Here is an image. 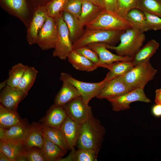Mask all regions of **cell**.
<instances>
[{"instance_id":"1","label":"cell","mask_w":161,"mask_h":161,"mask_svg":"<svg viewBox=\"0 0 161 161\" xmlns=\"http://www.w3.org/2000/svg\"><path fill=\"white\" fill-rule=\"evenodd\" d=\"M106 132L100 120L93 116L81 125L77 143L78 149H91L100 151Z\"/></svg>"},{"instance_id":"2","label":"cell","mask_w":161,"mask_h":161,"mask_svg":"<svg viewBox=\"0 0 161 161\" xmlns=\"http://www.w3.org/2000/svg\"><path fill=\"white\" fill-rule=\"evenodd\" d=\"M145 39L144 32L131 28L120 35V43L117 46L106 44L108 49L114 50L120 56L133 57L142 47Z\"/></svg>"},{"instance_id":"3","label":"cell","mask_w":161,"mask_h":161,"mask_svg":"<svg viewBox=\"0 0 161 161\" xmlns=\"http://www.w3.org/2000/svg\"><path fill=\"white\" fill-rule=\"evenodd\" d=\"M87 28L106 30H126L131 24L118 13L102 10L92 21L86 24Z\"/></svg>"},{"instance_id":"4","label":"cell","mask_w":161,"mask_h":161,"mask_svg":"<svg viewBox=\"0 0 161 161\" xmlns=\"http://www.w3.org/2000/svg\"><path fill=\"white\" fill-rule=\"evenodd\" d=\"M125 30H106L86 28L82 36L72 43L73 49L95 43L113 46Z\"/></svg>"},{"instance_id":"5","label":"cell","mask_w":161,"mask_h":161,"mask_svg":"<svg viewBox=\"0 0 161 161\" xmlns=\"http://www.w3.org/2000/svg\"><path fill=\"white\" fill-rule=\"evenodd\" d=\"M157 72L148 61L134 66L123 75V78L128 85L133 88H144Z\"/></svg>"},{"instance_id":"6","label":"cell","mask_w":161,"mask_h":161,"mask_svg":"<svg viewBox=\"0 0 161 161\" xmlns=\"http://www.w3.org/2000/svg\"><path fill=\"white\" fill-rule=\"evenodd\" d=\"M57 29V38L52 56L65 60L73 49L67 26L64 21L61 13L54 18Z\"/></svg>"},{"instance_id":"7","label":"cell","mask_w":161,"mask_h":161,"mask_svg":"<svg viewBox=\"0 0 161 161\" xmlns=\"http://www.w3.org/2000/svg\"><path fill=\"white\" fill-rule=\"evenodd\" d=\"M60 79L62 82H67L74 86L80 92L84 102L88 104L92 99L96 97L108 82L105 77L103 80L98 82H84L78 80L70 74L65 72L61 74Z\"/></svg>"},{"instance_id":"8","label":"cell","mask_w":161,"mask_h":161,"mask_svg":"<svg viewBox=\"0 0 161 161\" xmlns=\"http://www.w3.org/2000/svg\"><path fill=\"white\" fill-rule=\"evenodd\" d=\"M1 7L10 15L20 20L27 28L33 11L28 0H0Z\"/></svg>"},{"instance_id":"9","label":"cell","mask_w":161,"mask_h":161,"mask_svg":"<svg viewBox=\"0 0 161 161\" xmlns=\"http://www.w3.org/2000/svg\"><path fill=\"white\" fill-rule=\"evenodd\" d=\"M110 103L112 110L116 112L127 110L130 104L136 101L149 103L151 100L146 95L144 88H137L121 96L107 99Z\"/></svg>"},{"instance_id":"10","label":"cell","mask_w":161,"mask_h":161,"mask_svg":"<svg viewBox=\"0 0 161 161\" xmlns=\"http://www.w3.org/2000/svg\"><path fill=\"white\" fill-rule=\"evenodd\" d=\"M63 107L67 116L80 125L93 116L92 108L84 102L81 96L73 99Z\"/></svg>"},{"instance_id":"11","label":"cell","mask_w":161,"mask_h":161,"mask_svg":"<svg viewBox=\"0 0 161 161\" xmlns=\"http://www.w3.org/2000/svg\"><path fill=\"white\" fill-rule=\"evenodd\" d=\"M57 38V29L54 18L49 16L37 35L36 44L42 50L54 48Z\"/></svg>"},{"instance_id":"12","label":"cell","mask_w":161,"mask_h":161,"mask_svg":"<svg viewBox=\"0 0 161 161\" xmlns=\"http://www.w3.org/2000/svg\"><path fill=\"white\" fill-rule=\"evenodd\" d=\"M30 125L26 119H22L16 124L7 129L0 127V140L24 145Z\"/></svg>"},{"instance_id":"13","label":"cell","mask_w":161,"mask_h":161,"mask_svg":"<svg viewBox=\"0 0 161 161\" xmlns=\"http://www.w3.org/2000/svg\"><path fill=\"white\" fill-rule=\"evenodd\" d=\"M135 89L128 85L125 81L123 75L121 76L108 82L96 97L100 99H107L122 95Z\"/></svg>"},{"instance_id":"14","label":"cell","mask_w":161,"mask_h":161,"mask_svg":"<svg viewBox=\"0 0 161 161\" xmlns=\"http://www.w3.org/2000/svg\"><path fill=\"white\" fill-rule=\"evenodd\" d=\"M33 11L32 19L27 31V39L30 45L36 44L38 34L49 16L45 6L37 7Z\"/></svg>"},{"instance_id":"15","label":"cell","mask_w":161,"mask_h":161,"mask_svg":"<svg viewBox=\"0 0 161 161\" xmlns=\"http://www.w3.org/2000/svg\"><path fill=\"white\" fill-rule=\"evenodd\" d=\"M28 95L17 87L7 85L1 92L0 104L9 110L17 112L19 103Z\"/></svg>"},{"instance_id":"16","label":"cell","mask_w":161,"mask_h":161,"mask_svg":"<svg viewBox=\"0 0 161 161\" xmlns=\"http://www.w3.org/2000/svg\"><path fill=\"white\" fill-rule=\"evenodd\" d=\"M81 126L68 116L62 124L60 129L68 150L75 148L80 134Z\"/></svg>"},{"instance_id":"17","label":"cell","mask_w":161,"mask_h":161,"mask_svg":"<svg viewBox=\"0 0 161 161\" xmlns=\"http://www.w3.org/2000/svg\"><path fill=\"white\" fill-rule=\"evenodd\" d=\"M67 116L63 107L53 104L49 107L45 115L41 119L40 123L44 126L60 129Z\"/></svg>"},{"instance_id":"18","label":"cell","mask_w":161,"mask_h":161,"mask_svg":"<svg viewBox=\"0 0 161 161\" xmlns=\"http://www.w3.org/2000/svg\"><path fill=\"white\" fill-rule=\"evenodd\" d=\"M106 44L102 43H95L88 46L97 55L101 65L104 64H110L119 61H131L133 57L123 56L115 54L111 52L106 47Z\"/></svg>"},{"instance_id":"19","label":"cell","mask_w":161,"mask_h":161,"mask_svg":"<svg viewBox=\"0 0 161 161\" xmlns=\"http://www.w3.org/2000/svg\"><path fill=\"white\" fill-rule=\"evenodd\" d=\"M81 96L79 90L72 84L63 82L62 86L55 97L53 104L63 107L73 99Z\"/></svg>"},{"instance_id":"20","label":"cell","mask_w":161,"mask_h":161,"mask_svg":"<svg viewBox=\"0 0 161 161\" xmlns=\"http://www.w3.org/2000/svg\"><path fill=\"white\" fill-rule=\"evenodd\" d=\"M62 15L69 30L70 37L72 42L78 39L83 35L85 26L80 21L78 17L66 11H63Z\"/></svg>"},{"instance_id":"21","label":"cell","mask_w":161,"mask_h":161,"mask_svg":"<svg viewBox=\"0 0 161 161\" xmlns=\"http://www.w3.org/2000/svg\"><path fill=\"white\" fill-rule=\"evenodd\" d=\"M123 17L131 24L132 28L144 32L151 30L145 13L138 9L131 10Z\"/></svg>"},{"instance_id":"22","label":"cell","mask_w":161,"mask_h":161,"mask_svg":"<svg viewBox=\"0 0 161 161\" xmlns=\"http://www.w3.org/2000/svg\"><path fill=\"white\" fill-rule=\"evenodd\" d=\"M134 66L132 61H119L110 64H102L100 67L109 70L105 77L108 82L115 78L124 75Z\"/></svg>"},{"instance_id":"23","label":"cell","mask_w":161,"mask_h":161,"mask_svg":"<svg viewBox=\"0 0 161 161\" xmlns=\"http://www.w3.org/2000/svg\"><path fill=\"white\" fill-rule=\"evenodd\" d=\"M159 46V44L152 39L141 47L133 57L131 61L134 66L149 61L155 53Z\"/></svg>"},{"instance_id":"24","label":"cell","mask_w":161,"mask_h":161,"mask_svg":"<svg viewBox=\"0 0 161 161\" xmlns=\"http://www.w3.org/2000/svg\"><path fill=\"white\" fill-rule=\"evenodd\" d=\"M67 59L75 69L79 70L90 72L98 67V66L73 49L69 54Z\"/></svg>"},{"instance_id":"25","label":"cell","mask_w":161,"mask_h":161,"mask_svg":"<svg viewBox=\"0 0 161 161\" xmlns=\"http://www.w3.org/2000/svg\"><path fill=\"white\" fill-rule=\"evenodd\" d=\"M43 142L42 125L40 122H33L30 125L24 146L26 148L36 147L41 148Z\"/></svg>"},{"instance_id":"26","label":"cell","mask_w":161,"mask_h":161,"mask_svg":"<svg viewBox=\"0 0 161 161\" xmlns=\"http://www.w3.org/2000/svg\"><path fill=\"white\" fill-rule=\"evenodd\" d=\"M99 151L91 149H72L69 155L58 161H96Z\"/></svg>"},{"instance_id":"27","label":"cell","mask_w":161,"mask_h":161,"mask_svg":"<svg viewBox=\"0 0 161 161\" xmlns=\"http://www.w3.org/2000/svg\"><path fill=\"white\" fill-rule=\"evenodd\" d=\"M43 136L44 142L41 148L47 161H58L66 153L67 151L50 141L43 132Z\"/></svg>"},{"instance_id":"28","label":"cell","mask_w":161,"mask_h":161,"mask_svg":"<svg viewBox=\"0 0 161 161\" xmlns=\"http://www.w3.org/2000/svg\"><path fill=\"white\" fill-rule=\"evenodd\" d=\"M0 151L6 154L11 161H17L18 157L26 151L23 144L0 140Z\"/></svg>"},{"instance_id":"29","label":"cell","mask_w":161,"mask_h":161,"mask_svg":"<svg viewBox=\"0 0 161 161\" xmlns=\"http://www.w3.org/2000/svg\"><path fill=\"white\" fill-rule=\"evenodd\" d=\"M102 10L87 0H83L81 11L79 18L85 26L93 20Z\"/></svg>"},{"instance_id":"30","label":"cell","mask_w":161,"mask_h":161,"mask_svg":"<svg viewBox=\"0 0 161 161\" xmlns=\"http://www.w3.org/2000/svg\"><path fill=\"white\" fill-rule=\"evenodd\" d=\"M21 119L18 113L0 105V127L7 129L19 123Z\"/></svg>"},{"instance_id":"31","label":"cell","mask_w":161,"mask_h":161,"mask_svg":"<svg viewBox=\"0 0 161 161\" xmlns=\"http://www.w3.org/2000/svg\"><path fill=\"white\" fill-rule=\"evenodd\" d=\"M38 71L33 66H27L21 81L17 87L24 93L28 94L35 81Z\"/></svg>"},{"instance_id":"32","label":"cell","mask_w":161,"mask_h":161,"mask_svg":"<svg viewBox=\"0 0 161 161\" xmlns=\"http://www.w3.org/2000/svg\"><path fill=\"white\" fill-rule=\"evenodd\" d=\"M136 8L144 13L154 15L161 18L160 0H137Z\"/></svg>"},{"instance_id":"33","label":"cell","mask_w":161,"mask_h":161,"mask_svg":"<svg viewBox=\"0 0 161 161\" xmlns=\"http://www.w3.org/2000/svg\"><path fill=\"white\" fill-rule=\"evenodd\" d=\"M42 125L43 132L48 138L61 148L67 151L68 150L60 129Z\"/></svg>"},{"instance_id":"34","label":"cell","mask_w":161,"mask_h":161,"mask_svg":"<svg viewBox=\"0 0 161 161\" xmlns=\"http://www.w3.org/2000/svg\"><path fill=\"white\" fill-rule=\"evenodd\" d=\"M21 63H18L12 67L9 72L7 85L17 87L19 85L27 67Z\"/></svg>"},{"instance_id":"35","label":"cell","mask_w":161,"mask_h":161,"mask_svg":"<svg viewBox=\"0 0 161 161\" xmlns=\"http://www.w3.org/2000/svg\"><path fill=\"white\" fill-rule=\"evenodd\" d=\"M68 0H52L46 6L49 16L55 18L63 11Z\"/></svg>"},{"instance_id":"36","label":"cell","mask_w":161,"mask_h":161,"mask_svg":"<svg viewBox=\"0 0 161 161\" xmlns=\"http://www.w3.org/2000/svg\"><path fill=\"white\" fill-rule=\"evenodd\" d=\"M83 0H68L64 7L63 11L68 12L79 18Z\"/></svg>"},{"instance_id":"37","label":"cell","mask_w":161,"mask_h":161,"mask_svg":"<svg viewBox=\"0 0 161 161\" xmlns=\"http://www.w3.org/2000/svg\"><path fill=\"white\" fill-rule=\"evenodd\" d=\"M26 155L27 161H47L41 148L38 147L26 148Z\"/></svg>"},{"instance_id":"38","label":"cell","mask_w":161,"mask_h":161,"mask_svg":"<svg viewBox=\"0 0 161 161\" xmlns=\"http://www.w3.org/2000/svg\"><path fill=\"white\" fill-rule=\"evenodd\" d=\"M78 53L96 64L99 67L100 62L97 54L88 46H85L74 49Z\"/></svg>"},{"instance_id":"39","label":"cell","mask_w":161,"mask_h":161,"mask_svg":"<svg viewBox=\"0 0 161 161\" xmlns=\"http://www.w3.org/2000/svg\"><path fill=\"white\" fill-rule=\"evenodd\" d=\"M118 13L123 16L131 10L136 8L137 0H116Z\"/></svg>"},{"instance_id":"40","label":"cell","mask_w":161,"mask_h":161,"mask_svg":"<svg viewBox=\"0 0 161 161\" xmlns=\"http://www.w3.org/2000/svg\"><path fill=\"white\" fill-rule=\"evenodd\" d=\"M144 13L151 30H157L161 29V18L154 15Z\"/></svg>"},{"instance_id":"41","label":"cell","mask_w":161,"mask_h":161,"mask_svg":"<svg viewBox=\"0 0 161 161\" xmlns=\"http://www.w3.org/2000/svg\"><path fill=\"white\" fill-rule=\"evenodd\" d=\"M103 1L105 9L118 13L116 0H103Z\"/></svg>"},{"instance_id":"42","label":"cell","mask_w":161,"mask_h":161,"mask_svg":"<svg viewBox=\"0 0 161 161\" xmlns=\"http://www.w3.org/2000/svg\"><path fill=\"white\" fill-rule=\"evenodd\" d=\"M52 0H28L32 10L39 7L45 6Z\"/></svg>"},{"instance_id":"43","label":"cell","mask_w":161,"mask_h":161,"mask_svg":"<svg viewBox=\"0 0 161 161\" xmlns=\"http://www.w3.org/2000/svg\"><path fill=\"white\" fill-rule=\"evenodd\" d=\"M153 115L156 117L161 116V104H158L154 105L151 109Z\"/></svg>"},{"instance_id":"44","label":"cell","mask_w":161,"mask_h":161,"mask_svg":"<svg viewBox=\"0 0 161 161\" xmlns=\"http://www.w3.org/2000/svg\"><path fill=\"white\" fill-rule=\"evenodd\" d=\"M97 6L99 7L102 10L105 9L103 0H87Z\"/></svg>"},{"instance_id":"45","label":"cell","mask_w":161,"mask_h":161,"mask_svg":"<svg viewBox=\"0 0 161 161\" xmlns=\"http://www.w3.org/2000/svg\"><path fill=\"white\" fill-rule=\"evenodd\" d=\"M155 102L156 104H161V89L156 90Z\"/></svg>"},{"instance_id":"46","label":"cell","mask_w":161,"mask_h":161,"mask_svg":"<svg viewBox=\"0 0 161 161\" xmlns=\"http://www.w3.org/2000/svg\"><path fill=\"white\" fill-rule=\"evenodd\" d=\"M0 161H11L9 158L6 154L0 151Z\"/></svg>"},{"instance_id":"47","label":"cell","mask_w":161,"mask_h":161,"mask_svg":"<svg viewBox=\"0 0 161 161\" xmlns=\"http://www.w3.org/2000/svg\"><path fill=\"white\" fill-rule=\"evenodd\" d=\"M7 79L3 81L0 83V90H1L7 85Z\"/></svg>"},{"instance_id":"48","label":"cell","mask_w":161,"mask_h":161,"mask_svg":"<svg viewBox=\"0 0 161 161\" xmlns=\"http://www.w3.org/2000/svg\"><path fill=\"white\" fill-rule=\"evenodd\" d=\"M161 1V0H160Z\"/></svg>"}]
</instances>
